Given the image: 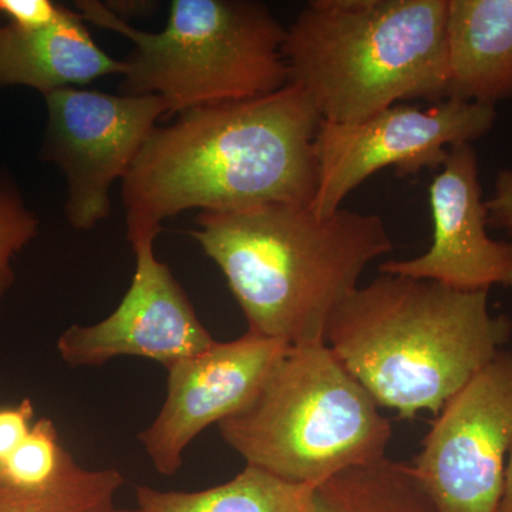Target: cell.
Returning <instances> with one entry per match:
<instances>
[{"instance_id": "8", "label": "cell", "mask_w": 512, "mask_h": 512, "mask_svg": "<svg viewBox=\"0 0 512 512\" xmlns=\"http://www.w3.org/2000/svg\"><path fill=\"white\" fill-rule=\"evenodd\" d=\"M47 124L39 157L56 164L67 183L64 205L73 228L92 229L110 212V190L167 116L158 96L109 94L77 87L45 96Z\"/></svg>"}, {"instance_id": "3", "label": "cell", "mask_w": 512, "mask_h": 512, "mask_svg": "<svg viewBox=\"0 0 512 512\" xmlns=\"http://www.w3.org/2000/svg\"><path fill=\"white\" fill-rule=\"evenodd\" d=\"M488 292L380 274L340 303L325 342L377 406L407 420L437 416L511 338Z\"/></svg>"}, {"instance_id": "2", "label": "cell", "mask_w": 512, "mask_h": 512, "mask_svg": "<svg viewBox=\"0 0 512 512\" xmlns=\"http://www.w3.org/2000/svg\"><path fill=\"white\" fill-rule=\"evenodd\" d=\"M192 238L221 269L248 332L288 346L325 342L340 303L393 241L379 215L268 204L202 211Z\"/></svg>"}, {"instance_id": "11", "label": "cell", "mask_w": 512, "mask_h": 512, "mask_svg": "<svg viewBox=\"0 0 512 512\" xmlns=\"http://www.w3.org/2000/svg\"><path fill=\"white\" fill-rule=\"evenodd\" d=\"M130 244L136 269L126 296L101 322L64 330L57 352L67 365L100 366L137 356L168 367L215 342L170 268L156 258L154 239Z\"/></svg>"}, {"instance_id": "18", "label": "cell", "mask_w": 512, "mask_h": 512, "mask_svg": "<svg viewBox=\"0 0 512 512\" xmlns=\"http://www.w3.org/2000/svg\"><path fill=\"white\" fill-rule=\"evenodd\" d=\"M69 454L60 444L56 424L42 417L33 423L23 443L0 464V481L20 490H45L60 476Z\"/></svg>"}, {"instance_id": "22", "label": "cell", "mask_w": 512, "mask_h": 512, "mask_svg": "<svg viewBox=\"0 0 512 512\" xmlns=\"http://www.w3.org/2000/svg\"><path fill=\"white\" fill-rule=\"evenodd\" d=\"M497 512H512V448L505 467L503 493Z\"/></svg>"}, {"instance_id": "15", "label": "cell", "mask_w": 512, "mask_h": 512, "mask_svg": "<svg viewBox=\"0 0 512 512\" xmlns=\"http://www.w3.org/2000/svg\"><path fill=\"white\" fill-rule=\"evenodd\" d=\"M313 488L247 466L228 483L207 490H136L137 512H311Z\"/></svg>"}, {"instance_id": "1", "label": "cell", "mask_w": 512, "mask_h": 512, "mask_svg": "<svg viewBox=\"0 0 512 512\" xmlns=\"http://www.w3.org/2000/svg\"><path fill=\"white\" fill-rule=\"evenodd\" d=\"M301 87L195 107L156 127L121 181L128 241H156L180 212L311 205L318 188L315 141L322 124Z\"/></svg>"}, {"instance_id": "19", "label": "cell", "mask_w": 512, "mask_h": 512, "mask_svg": "<svg viewBox=\"0 0 512 512\" xmlns=\"http://www.w3.org/2000/svg\"><path fill=\"white\" fill-rule=\"evenodd\" d=\"M39 220L26 208L16 184L0 175V308L15 282L12 259L36 237Z\"/></svg>"}, {"instance_id": "10", "label": "cell", "mask_w": 512, "mask_h": 512, "mask_svg": "<svg viewBox=\"0 0 512 512\" xmlns=\"http://www.w3.org/2000/svg\"><path fill=\"white\" fill-rule=\"evenodd\" d=\"M288 348L247 332L231 342L215 340L210 348L165 367L163 407L138 434L158 473L177 474L185 450L202 431L245 409Z\"/></svg>"}, {"instance_id": "21", "label": "cell", "mask_w": 512, "mask_h": 512, "mask_svg": "<svg viewBox=\"0 0 512 512\" xmlns=\"http://www.w3.org/2000/svg\"><path fill=\"white\" fill-rule=\"evenodd\" d=\"M35 406L23 399L15 406L0 407V464L23 443L32 430Z\"/></svg>"}, {"instance_id": "5", "label": "cell", "mask_w": 512, "mask_h": 512, "mask_svg": "<svg viewBox=\"0 0 512 512\" xmlns=\"http://www.w3.org/2000/svg\"><path fill=\"white\" fill-rule=\"evenodd\" d=\"M218 429L247 466L312 488L383 460L393 434L326 342L289 346L254 400Z\"/></svg>"}, {"instance_id": "20", "label": "cell", "mask_w": 512, "mask_h": 512, "mask_svg": "<svg viewBox=\"0 0 512 512\" xmlns=\"http://www.w3.org/2000/svg\"><path fill=\"white\" fill-rule=\"evenodd\" d=\"M64 6L50 0H0V13L20 29H42L62 18Z\"/></svg>"}, {"instance_id": "6", "label": "cell", "mask_w": 512, "mask_h": 512, "mask_svg": "<svg viewBox=\"0 0 512 512\" xmlns=\"http://www.w3.org/2000/svg\"><path fill=\"white\" fill-rule=\"evenodd\" d=\"M83 20L127 37L123 94L158 96L168 114L255 99L289 83L282 56L286 29L252 0H173L167 25L141 32L104 3H76Z\"/></svg>"}, {"instance_id": "17", "label": "cell", "mask_w": 512, "mask_h": 512, "mask_svg": "<svg viewBox=\"0 0 512 512\" xmlns=\"http://www.w3.org/2000/svg\"><path fill=\"white\" fill-rule=\"evenodd\" d=\"M119 470H87L72 454L55 483L45 490H20L0 481V512H119Z\"/></svg>"}, {"instance_id": "4", "label": "cell", "mask_w": 512, "mask_h": 512, "mask_svg": "<svg viewBox=\"0 0 512 512\" xmlns=\"http://www.w3.org/2000/svg\"><path fill=\"white\" fill-rule=\"evenodd\" d=\"M448 0H313L282 56L323 121L355 124L406 100L443 101Z\"/></svg>"}, {"instance_id": "12", "label": "cell", "mask_w": 512, "mask_h": 512, "mask_svg": "<svg viewBox=\"0 0 512 512\" xmlns=\"http://www.w3.org/2000/svg\"><path fill=\"white\" fill-rule=\"evenodd\" d=\"M433 242L412 259L387 261L380 274L430 279L460 291L512 289V242L488 234V211L473 144L450 148L429 188Z\"/></svg>"}, {"instance_id": "7", "label": "cell", "mask_w": 512, "mask_h": 512, "mask_svg": "<svg viewBox=\"0 0 512 512\" xmlns=\"http://www.w3.org/2000/svg\"><path fill=\"white\" fill-rule=\"evenodd\" d=\"M497 120L495 107L443 100L429 110L396 104L355 124L322 121L316 136L318 188L311 208L330 217L367 178L393 167L413 177L446 163L450 148L487 136Z\"/></svg>"}, {"instance_id": "9", "label": "cell", "mask_w": 512, "mask_h": 512, "mask_svg": "<svg viewBox=\"0 0 512 512\" xmlns=\"http://www.w3.org/2000/svg\"><path fill=\"white\" fill-rule=\"evenodd\" d=\"M512 448V352L441 409L412 468L436 512H497Z\"/></svg>"}, {"instance_id": "13", "label": "cell", "mask_w": 512, "mask_h": 512, "mask_svg": "<svg viewBox=\"0 0 512 512\" xmlns=\"http://www.w3.org/2000/svg\"><path fill=\"white\" fill-rule=\"evenodd\" d=\"M126 69L124 60L94 42L82 16L70 9L47 28L0 26V86L30 87L45 97L110 74L123 76Z\"/></svg>"}, {"instance_id": "14", "label": "cell", "mask_w": 512, "mask_h": 512, "mask_svg": "<svg viewBox=\"0 0 512 512\" xmlns=\"http://www.w3.org/2000/svg\"><path fill=\"white\" fill-rule=\"evenodd\" d=\"M444 100L512 101V0H448Z\"/></svg>"}, {"instance_id": "23", "label": "cell", "mask_w": 512, "mask_h": 512, "mask_svg": "<svg viewBox=\"0 0 512 512\" xmlns=\"http://www.w3.org/2000/svg\"><path fill=\"white\" fill-rule=\"evenodd\" d=\"M119 512H137V510H119Z\"/></svg>"}, {"instance_id": "16", "label": "cell", "mask_w": 512, "mask_h": 512, "mask_svg": "<svg viewBox=\"0 0 512 512\" xmlns=\"http://www.w3.org/2000/svg\"><path fill=\"white\" fill-rule=\"evenodd\" d=\"M311 512H436L410 464L383 460L342 471L313 488Z\"/></svg>"}]
</instances>
